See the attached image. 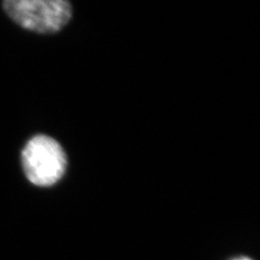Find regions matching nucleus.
<instances>
[{
    "instance_id": "1",
    "label": "nucleus",
    "mask_w": 260,
    "mask_h": 260,
    "mask_svg": "<svg viewBox=\"0 0 260 260\" xmlns=\"http://www.w3.org/2000/svg\"><path fill=\"white\" fill-rule=\"evenodd\" d=\"M3 6L18 25L40 34L61 30L72 18L69 0H4Z\"/></svg>"
},
{
    "instance_id": "2",
    "label": "nucleus",
    "mask_w": 260,
    "mask_h": 260,
    "mask_svg": "<svg viewBox=\"0 0 260 260\" xmlns=\"http://www.w3.org/2000/svg\"><path fill=\"white\" fill-rule=\"evenodd\" d=\"M23 170L28 181L37 186H51L61 180L68 166L67 154L53 138L38 135L24 146Z\"/></svg>"
},
{
    "instance_id": "3",
    "label": "nucleus",
    "mask_w": 260,
    "mask_h": 260,
    "mask_svg": "<svg viewBox=\"0 0 260 260\" xmlns=\"http://www.w3.org/2000/svg\"><path fill=\"white\" fill-rule=\"evenodd\" d=\"M231 260H253L249 257H246V256H240V257H237V258H233Z\"/></svg>"
}]
</instances>
